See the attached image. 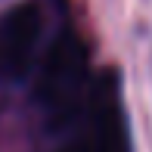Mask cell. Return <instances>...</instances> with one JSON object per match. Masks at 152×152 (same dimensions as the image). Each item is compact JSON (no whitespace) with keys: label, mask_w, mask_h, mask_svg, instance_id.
<instances>
[{"label":"cell","mask_w":152,"mask_h":152,"mask_svg":"<svg viewBox=\"0 0 152 152\" xmlns=\"http://www.w3.org/2000/svg\"><path fill=\"white\" fill-rule=\"evenodd\" d=\"M81 84H84V50L72 34H62L44 59L37 96L53 115H68Z\"/></svg>","instance_id":"cell-1"},{"label":"cell","mask_w":152,"mask_h":152,"mask_svg":"<svg viewBox=\"0 0 152 152\" xmlns=\"http://www.w3.org/2000/svg\"><path fill=\"white\" fill-rule=\"evenodd\" d=\"M40 34L37 6L22 3L0 16V81H22L31 68Z\"/></svg>","instance_id":"cell-2"}]
</instances>
